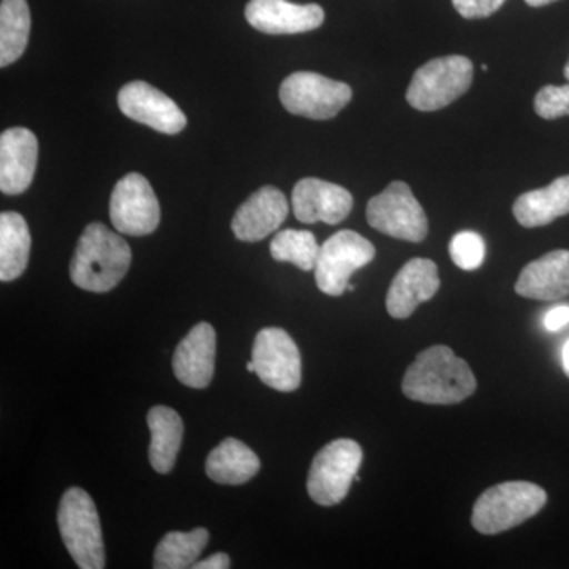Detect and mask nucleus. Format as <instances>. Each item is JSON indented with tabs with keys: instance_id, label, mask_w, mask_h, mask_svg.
I'll return each instance as SVG.
<instances>
[{
	"instance_id": "22",
	"label": "nucleus",
	"mask_w": 569,
	"mask_h": 569,
	"mask_svg": "<svg viewBox=\"0 0 569 569\" xmlns=\"http://www.w3.org/2000/svg\"><path fill=\"white\" fill-rule=\"evenodd\" d=\"M148 426L151 430V445H149L151 466L157 473H170L182 445V419L173 408L159 406L149 411Z\"/></svg>"
},
{
	"instance_id": "20",
	"label": "nucleus",
	"mask_w": 569,
	"mask_h": 569,
	"mask_svg": "<svg viewBox=\"0 0 569 569\" xmlns=\"http://www.w3.org/2000/svg\"><path fill=\"white\" fill-rule=\"evenodd\" d=\"M522 227L537 228L552 223L569 213V176H561L545 189L522 193L512 206Z\"/></svg>"
},
{
	"instance_id": "1",
	"label": "nucleus",
	"mask_w": 569,
	"mask_h": 569,
	"mask_svg": "<svg viewBox=\"0 0 569 569\" xmlns=\"http://www.w3.org/2000/svg\"><path fill=\"white\" fill-rule=\"evenodd\" d=\"M402 391L415 402L455 406L477 391V378L451 348L433 346L421 351L408 367Z\"/></svg>"
},
{
	"instance_id": "33",
	"label": "nucleus",
	"mask_w": 569,
	"mask_h": 569,
	"mask_svg": "<svg viewBox=\"0 0 569 569\" xmlns=\"http://www.w3.org/2000/svg\"><path fill=\"white\" fill-rule=\"evenodd\" d=\"M247 370H249V372L254 373V365H253V361H249V365H247Z\"/></svg>"
},
{
	"instance_id": "24",
	"label": "nucleus",
	"mask_w": 569,
	"mask_h": 569,
	"mask_svg": "<svg viewBox=\"0 0 569 569\" xmlns=\"http://www.w3.org/2000/svg\"><path fill=\"white\" fill-rule=\"evenodd\" d=\"M31 36V10L28 0H2L0 3V67L11 66L24 54Z\"/></svg>"
},
{
	"instance_id": "31",
	"label": "nucleus",
	"mask_w": 569,
	"mask_h": 569,
	"mask_svg": "<svg viewBox=\"0 0 569 569\" xmlns=\"http://www.w3.org/2000/svg\"><path fill=\"white\" fill-rule=\"evenodd\" d=\"M230 567V557L223 552L213 553V556L209 557V559L197 561V563L193 565L194 569H227Z\"/></svg>"
},
{
	"instance_id": "12",
	"label": "nucleus",
	"mask_w": 569,
	"mask_h": 569,
	"mask_svg": "<svg viewBox=\"0 0 569 569\" xmlns=\"http://www.w3.org/2000/svg\"><path fill=\"white\" fill-rule=\"evenodd\" d=\"M118 103L127 118L144 123L157 132L178 134L186 129L187 118L181 108L148 82L132 81L123 86Z\"/></svg>"
},
{
	"instance_id": "32",
	"label": "nucleus",
	"mask_w": 569,
	"mask_h": 569,
	"mask_svg": "<svg viewBox=\"0 0 569 569\" xmlns=\"http://www.w3.org/2000/svg\"><path fill=\"white\" fill-rule=\"evenodd\" d=\"M530 7H545L549 6V3L557 2V0H526Z\"/></svg>"
},
{
	"instance_id": "26",
	"label": "nucleus",
	"mask_w": 569,
	"mask_h": 569,
	"mask_svg": "<svg viewBox=\"0 0 569 569\" xmlns=\"http://www.w3.org/2000/svg\"><path fill=\"white\" fill-rule=\"evenodd\" d=\"M316 236L306 230H283L271 242V254L280 263H293L302 271L316 269L320 253Z\"/></svg>"
},
{
	"instance_id": "28",
	"label": "nucleus",
	"mask_w": 569,
	"mask_h": 569,
	"mask_svg": "<svg viewBox=\"0 0 569 569\" xmlns=\"http://www.w3.org/2000/svg\"><path fill=\"white\" fill-rule=\"evenodd\" d=\"M535 111L548 121L569 116V84L542 88L535 97Z\"/></svg>"
},
{
	"instance_id": "14",
	"label": "nucleus",
	"mask_w": 569,
	"mask_h": 569,
	"mask_svg": "<svg viewBox=\"0 0 569 569\" xmlns=\"http://www.w3.org/2000/svg\"><path fill=\"white\" fill-rule=\"evenodd\" d=\"M291 203L299 222L337 224L350 216L353 197L337 183L306 178L296 183Z\"/></svg>"
},
{
	"instance_id": "6",
	"label": "nucleus",
	"mask_w": 569,
	"mask_h": 569,
	"mask_svg": "<svg viewBox=\"0 0 569 569\" xmlns=\"http://www.w3.org/2000/svg\"><path fill=\"white\" fill-rule=\"evenodd\" d=\"M362 463V449L355 440L331 441L313 459L307 479V492L321 507H335L346 500Z\"/></svg>"
},
{
	"instance_id": "5",
	"label": "nucleus",
	"mask_w": 569,
	"mask_h": 569,
	"mask_svg": "<svg viewBox=\"0 0 569 569\" xmlns=\"http://www.w3.org/2000/svg\"><path fill=\"white\" fill-rule=\"evenodd\" d=\"M473 63L466 56H445L419 67L411 78L407 102L419 111L448 107L470 89Z\"/></svg>"
},
{
	"instance_id": "25",
	"label": "nucleus",
	"mask_w": 569,
	"mask_h": 569,
	"mask_svg": "<svg viewBox=\"0 0 569 569\" xmlns=\"http://www.w3.org/2000/svg\"><path fill=\"white\" fill-rule=\"evenodd\" d=\"M208 542L209 531L206 529H197L189 533L171 531V533L164 535L162 541L157 546L156 553H153V568H193Z\"/></svg>"
},
{
	"instance_id": "30",
	"label": "nucleus",
	"mask_w": 569,
	"mask_h": 569,
	"mask_svg": "<svg viewBox=\"0 0 569 569\" xmlns=\"http://www.w3.org/2000/svg\"><path fill=\"white\" fill-rule=\"evenodd\" d=\"M567 325H569V306H559L546 313L545 326L548 331H560Z\"/></svg>"
},
{
	"instance_id": "19",
	"label": "nucleus",
	"mask_w": 569,
	"mask_h": 569,
	"mask_svg": "<svg viewBox=\"0 0 569 569\" xmlns=\"http://www.w3.org/2000/svg\"><path fill=\"white\" fill-rule=\"evenodd\" d=\"M516 293L537 301H557L569 295V250H553L520 272Z\"/></svg>"
},
{
	"instance_id": "15",
	"label": "nucleus",
	"mask_w": 569,
	"mask_h": 569,
	"mask_svg": "<svg viewBox=\"0 0 569 569\" xmlns=\"http://www.w3.org/2000/svg\"><path fill=\"white\" fill-rule=\"evenodd\" d=\"M440 290L437 264L427 258H413L397 272L387 295V310L397 320L413 316L422 302L430 301Z\"/></svg>"
},
{
	"instance_id": "23",
	"label": "nucleus",
	"mask_w": 569,
	"mask_h": 569,
	"mask_svg": "<svg viewBox=\"0 0 569 569\" xmlns=\"http://www.w3.org/2000/svg\"><path fill=\"white\" fill-rule=\"evenodd\" d=\"M31 231L18 212L0 213V280L13 282L24 274L31 254Z\"/></svg>"
},
{
	"instance_id": "36",
	"label": "nucleus",
	"mask_w": 569,
	"mask_h": 569,
	"mask_svg": "<svg viewBox=\"0 0 569 569\" xmlns=\"http://www.w3.org/2000/svg\"><path fill=\"white\" fill-rule=\"evenodd\" d=\"M481 70H482V71H488V66H486V63H482V66H481Z\"/></svg>"
},
{
	"instance_id": "37",
	"label": "nucleus",
	"mask_w": 569,
	"mask_h": 569,
	"mask_svg": "<svg viewBox=\"0 0 569 569\" xmlns=\"http://www.w3.org/2000/svg\"><path fill=\"white\" fill-rule=\"evenodd\" d=\"M569 377V376H568Z\"/></svg>"
},
{
	"instance_id": "10",
	"label": "nucleus",
	"mask_w": 569,
	"mask_h": 569,
	"mask_svg": "<svg viewBox=\"0 0 569 569\" xmlns=\"http://www.w3.org/2000/svg\"><path fill=\"white\" fill-rule=\"evenodd\" d=\"M254 373L276 391H296L301 385V353L295 340L280 328H264L254 337Z\"/></svg>"
},
{
	"instance_id": "2",
	"label": "nucleus",
	"mask_w": 569,
	"mask_h": 569,
	"mask_svg": "<svg viewBox=\"0 0 569 569\" xmlns=\"http://www.w3.org/2000/svg\"><path fill=\"white\" fill-rule=\"evenodd\" d=\"M132 264V250L126 239L93 222L82 231L70 263V279L92 293H108L119 284Z\"/></svg>"
},
{
	"instance_id": "29",
	"label": "nucleus",
	"mask_w": 569,
	"mask_h": 569,
	"mask_svg": "<svg viewBox=\"0 0 569 569\" xmlns=\"http://www.w3.org/2000/svg\"><path fill=\"white\" fill-rule=\"evenodd\" d=\"M507 0H452V6L458 10L460 17L467 20H479L488 18L501 9Z\"/></svg>"
},
{
	"instance_id": "4",
	"label": "nucleus",
	"mask_w": 569,
	"mask_h": 569,
	"mask_svg": "<svg viewBox=\"0 0 569 569\" xmlns=\"http://www.w3.org/2000/svg\"><path fill=\"white\" fill-rule=\"evenodd\" d=\"M59 530L71 559L81 569H103L107 565L102 526L96 503L86 490L70 488L58 512Z\"/></svg>"
},
{
	"instance_id": "27",
	"label": "nucleus",
	"mask_w": 569,
	"mask_h": 569,
	"mask_svg": "<svg viewBox=\"0 0 569 569\" xmlns=\"http://www.w3.org/2000/svg\"><path fill=\"white\" fill-rule=\"evenodd\" d=\"M449 254L458 268L463 271H475L485 263V239L475 231H460L449 242Z\"/></svg>"
},
{
	"instance_id": "18",
	"label": "nucleus",
	"mask_w": 569,
	"mask_h": 569,
	"mask_svg": "<svg viewBox=\"0 0 569 569\" xmlns=\"http://www.w3.org/2000/svg\"><path fill=\"white\" fill-rule=\"evenodd\" d=\"M216 331L209 323H198L192 328L173 356L174 376L186 387L204 389L211 385L216 370Z\"/></svg>"
},
{
	"instance_id": "13",
	"label": "nucleus",
	"mask_w": 569,
	"mask_h": 569,
	"mask_svg": "<svg viewBox=\"0 0 569 569\" xmlns=\"http://www.w3.org/2000/svg\"><path fill=\"white\" fill-rule=\"evenodd\" d=\"M246 20L253 29L269 36H291L320 28L325 10L318 3L299 6L290 0H250Z\"/></svg>"
},
{
	"instance_id": "21",
	"label": "nucleus",
	"mask_w": 569,
	"mask_h": 569,
	"mask_svg": "<svg viewBox=\"0 0 569 569\" xmlns=\"http://www.w3.org/2000/svg\"><path fill=\"white\" fill-rule=\"evenodd\" d=\"M261 462L252 449L236 438H227L206 460V473L217 485L241 486L260 471Z\"/></svg>"
},
{
	"instance_id": "35",
	"label": "nucleus",
	"mask_w": 569,
	"mask_h": 569,
	"mask_svg": "<svg viewBox=\"0 0 569 569\" xmlns=\"http://www.w3.org/2000/svg\"><path fill=\"white\" fill-rule=\"evenodd\" d=\"M347 290L355 291L356 290L355 284H348Z\"/></svg>"
},
{
	"instance_id": "16",
	"label": "nucleus",
	"mask_w": 569,
	"mask_h": 569,
	"mask_svg": "<svg viewBox=\"0 0 569 569\" xmlns=\"http://www.w3.org/2000/svg\"><path fill=\"white\" fill-rule=\"evenodd\" d=\"M39 162V140L31 130L13 127L0 134V190L20 194L31 187Z\"/></svg>"
},
{
	"instance_id": "17",
	"label": "nucleus",
	"mask_w": 569,
	"mask_h": 569,
	"mask_svg": "<svg viewBox=\"0 0 569 569\" xmlns=\"http://www.w3.org/2000/svg\"><path fill=\"white\" fill-rule=\"evenodd\" d=\"M288 211L290 206L287 197L279 189L272 186L261 187L246 203L239 206L231 228L239 241H263L279 230L280 224L287 220Z\"/></svg>"
},
{
	"instance_id": "9",
	"label": "nucleus",
	"mask_w": 569,
	"mask_h": 569,
	"mask_svg": "<svg viewBox=\"0 0 569 569\" xmlns=\"http://www.w3.org/2000/svg\"><path fill=\"white\" fill-rule=\"evenodd\" d=\"M376 247L365 236L351 230L332 234L320 247L316 264V280L320 291L328 296L346 293L350 277L376 258Z\"/></svg>"
},
{
	"instance_id": "8",
	"label": "nucleus",
	"mask_w": 569,
	"mask_h": 569,
	"mask_svg": "<svg viewBox=\"0 0 569 569\" xmlns=\"http://www.w3.org/2000/svg\"><path fill=\"white\" fill-rule=\"evenodd\" d=\"M366 217L370 227L400 241H425L429 231L425 209L402 181L389 183L373 197L367 204Z\"/></svg>"
},
{
	"instance_id": "11",
	"label": "nucleus",
	"mask_w": 569,
	"mask_h": 569,
	"mask_svg": "<svg viewBox=\"0 0 569 569\" xmlns=\"http://www.w3.org/2000/svg\"><path fill=\"white\" fill-rule=\"evenodd\" d=\"M112 227L121 234L148 236L160 223V204L144 176L130 173L112 189L110 201Z\"/></svg>"
},
{
	"instance_id": "3",
	"label": "nucleus",
	"mask_w": 569,
	"mask_h": 569,
	"mask_svg": "<svg viewBox=\"0 0 569 569\" xmlns=\"http://www.w3.org/2000/svg\"><path fill=\"white\" fill-rule=\"evenodd\" d=\"M548 501L545 489L527 481H509L493 486L478 498L471 526L482 535H497L515 529L537 516Z\"/></svg>"
},
{
	"instance_id": "34",
	"label": "nucleus",
	"mask_w": 569,
	"mask_h": 569,
	"mask_svg": "<svg viewBox=\"0 0 569 569\" xmlns=\"http://www.w3.org/2000/svg\"><path fill=\"white\" fill-rule=\"evenodd\" d=\"M565 77H567V80L569 81V61L567 66H565Z\"/></svg>"
},
{
	"instance_id": "7",
	"label": "nucleus",
	"mask_w": 569,
	"mask_h": 569,
	"mask_svg": "<svg viewBox=\"0 0 569 569\" xmlns=\"http://www.w3.org/2000/svg\"><path fill=\"white\" fill-rule=\"evenodd\" d=\"M353 91L346 82L313 71H296L280 86V102L291 114L316 121L336 118L350 103Z\"/></svg>"
}]
</instances>
